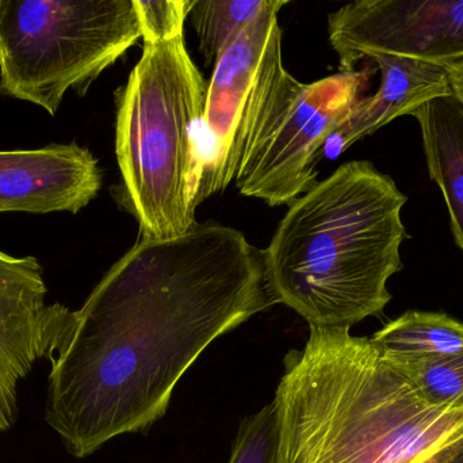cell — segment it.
<instances>
[{"mask_svg": "<svg viewBox=\"0 0 463 463\" xmlns=\"http://www.w3.org/2000/svg\"><path fill=\"white\" fill-rule=\"evenodd\" d=\"M370 339L389 361H416L463 350V323L445 313L407 312Z\"/></svg>", "mask_w": 463, "mask_h": 463, "instance_id": "cell-13", "label": "cell"}, {"mask_svg": "<svg viewBox=\"0 0 463 463\" xmlns=\"http://www.w3.org/2000/svg\"><path fill=\"white\" fill-rule=\"evenodd\" d=\"M274 304L263 250L234 228L141 238L72 313L48 359L46 424L78 459L144 434L206 348Z\"/></svg>", "mask_w": 463, "mask_h": 463, "instance_id": "cell-1", "label": "cell"}, {"mask_svg": "<svg viewBox=\"0 0 463 463\" xmlns=\"http://www.w3.org/2000/svg\"><path fill=\"white\" fill-rule=\"evenodd\" d=\"M194 0H133L144 43L184 35V22Z\"/></svg>", "mask_w": 463, "mask_h": 463, "instance_id": "cell-17", "label": "cell"}, {"mask_svg": "<svg viewBox=\"0 0 463 463\" xmlns=\"http://www.w3.org/2000/svg\"><path fill=\"white\" fill-rule=\"evenodd\" d=\"M446 70H448L449 79H450L453 95L463 105V62L449 65Z\"/></svg>", "mask_w": 463, "mask_h": 463, "instance_id": "cell-18", "label": "cell"}, {"mask_svg": "<svg viewBox=\"0 0 463 463\" xmlns=\"http://www.w3.org/2000/svg\"><path fill=\"white\" fill-rule=\"evenodd\" d=\"M393 363L432 407L463 410V350Z\"/></svg>", "mask_w": 463, "mask_h": 463, "instance_id": "cell-15", "label": "cell"}, {"mask_svg": "<svg viewBox=\"0 0 463 463\" xmlns=\"http://www.w3.org/2000/svg\"><path fill=\"white\" fill-rule=\"evenodd\" d=\"M372 59L381 71L380 89L372 97L361 98L345 125L326 141L332 158L397 117L413 116L430 101L453 95L448 70L442 65L394 54H374Z\"/></svg>", "mask_w": 463, "mask_h": 463, "instance_id": "cell-11", "label": "cell"}, {"mask_svg": "<svg viewBox=\"0 0 463 463\" xmlns=\"http://www.w3.org/2000/svg\"><path fill=\"white\" fill-rule=\"evenodd\" d=\"M228 463H278L277 412L272 402L241 420Z\"/></svg>", "mask_w": 463, "mask_h": 463, "instance_id": "cell-16", "label": "cell"}, {"mask_svg": "<svg viewBox=\"0 0 463 463\" xmlns=\"http://www.w3.org/2000/svg\"><path fill=\"white\" fill-rule=\"evenodd\" d=\"M206 95L208 83L184 35L144 43L140 60L117 92L121 181L113 193L137 220L141 238H176L198 225Z\"/></svg>", "mask_w": 463, "mask_h": 463, "instance_id": "cell-4", "label": "cell"}, {"mask_svg": "<svg viewBox=\"0 0 463 463\" xmlns=\"http://www.w3.org/2000/svg\"><path fill=\"white\" fill-rule=\"evenodd\" d=\"M43 268L33 256L0 250V437L18 416V391L35 364L51 358L73 310L46 304Z\"/></svg>", "mask_w": 463, "mask_h": 463, "instance_id": "cell-9", "label": "cell"}, {"mask_svg": "<svg viewBox=\"0 0 463 463\" xmlns=\"http://www.w3.org/2000/svg\"><path fill=\"white\" fill-rule=\"evenodd\" d=\"M269 0H194L190 21L200 40V51L208 68H214L220 57L258 18Z\"/></svg>", "mask_w": 463, "mask_h": 463, "instance_id": "cell-14", "label": "cell"}, {"mask_svg": "<svg viewBox=\"0 0 463 463\" xmlns=\"http://www.w3.org/2000/svg\"><path fill=\"white\" fill-rule=\"evenodd\" d=\"M100 188L97 158L75 141L0 151V214H78Z\"/></svg>", "mask_w": 463, "mask_h": 463, "instance_id": "cell-10", "label": "cell"}, {"mask_svg": "<svg viewBox=\"0 0 463 463\" xmlns=\"http://www.w3.org/2000/svg\"><path fill=\"white\" fill-rule=\"evenodd\" d=\"M408 198L367 160L345 163L291 204L263 250L267 285L316 328H353L392 301Z\"/></svg>", "mask_w": 463, "mask_h": 463, "instance_id": "cell-3", "label": "cell"}, {"mask_svg": "<svg viewBox=\"0 0 463 463\" xmlns=\"http://www.w3.org/2000/svg\"><path fill=\"white\" fill-rule=\"evenodd\" d=\"M140 37L133 0H0V95L56 116Z\"/></svg>", "mask_w": 463, "mask_h": 463, "instance_id": "cell-5", "label": "cell"}, {"mask_svg": "<svg viewBox=\"0 0 463 463\" xmlns=\"http://www.w3.org/2000/svg\"><path fill=\"white\" fill-rule=\"evenodd\" d=\"M413 117L420 125L430 177L442 190L454 239L463 252V105L454 95L440 97Z\"/></svg>", "mask_w": 463, "mask_h": 463, "instance_id": "cell-12", "label": "cell"}, {"mask_svg": "<svg viewBox=\"0 0 463 463\" xmlns=\"http://www.w3.org/2000/svg\"><path fill=\"white\" fill-rule=\"evenodd\" d=\"M435 463H463V440Z\"/></svg>", "mask_w": 463, "mask_h": 463, "instance_id": "cell-19", "label": "cell"}, {"mask_svg": "<svg viewBox=\"0 0 463 463\" xmlns=\"http://www.w3.org/2000/svg\"><path fill=\"white\" fill-rule=\"evenodd\" d=\"M340 72L374 54L430 64L463 62V0H359L328 16Z\"/></svg>", "mask_w": 463, "mask_h": 463, "instance_id": "cell-8", "label": "cell"}, {"mask_svg": "<svg viewBox=\"0 0 463 463\" xmlns=\"http://www.w3.org/2000/svg\"><path fill=\"white\" fill-rule=\"evenodd\" d=\"M463 440V439H462ZM458 445V443H457ZM457 445L451 446V448L446 449V450H443L442 453L438 454V456L431 457V458H426V459H420V461H415L411 463H435L439 461L440 458H442L443 456H445L448 451H450L451 449L456 448Z\"/></svg>", "mask_w": 463, "mask_h": 463, "instance_id": "cell-20", "label": "cell"}, {"mask_svg": "<svg viewBox=\"0 0 463 463\" xmlns=\"http://www.w3.org/2000/svg\"><path fill=\"white\" fill-rule=\"evenodd\" d=\"M370 70L302 83L279 63L272 71L248 132L236 187L267 206H291L317 185L326 141L347 121Z\"/></svg>", "mask_w": 463, "mask_h": 463, "instance_id": "cell-6", "label": "cell"}, {"mask_svg": "<svg viewBox=\"0 0 463 463\" xmlns=\"http://www.w3.org/2000/svg\"><path fill=\"white\" fill-rule=\"evenodd\" d=\"M278 463H411L463 439V410L432 407L370 337L309 326L275 393Z\"/></svg>", "mask_w": 463, "mask_h": 463, "instance_id": "cell-2", "label": "cell"}, {"mask_svg": "<svg viewBox=\"0 0 463 463\" xmlns=\"http://www.w3.org/2000/svg\"><path fill=\"white\" fill-rule=\"evenodd\" d=\"M286 5L288 0H269L214 65L203 113L205 171L200 204L236 179L256 106L272 70L282 62L278 13Z\"/></svg>", "mask_w": 463, "mask_h": 463, "instance_id": "cell-7", "label": "cell"}]
</instances>
